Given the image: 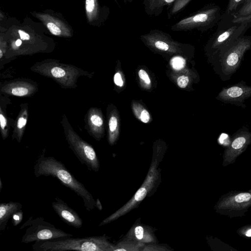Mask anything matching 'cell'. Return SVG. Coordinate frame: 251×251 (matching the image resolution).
<instances>
[{"mask_svg":"<svg viewBox=\"0 0 251 251\" xmlns=\"http://www.w3.org/2000/svg\"><path fill=\"white\" fill-rule=\"evenodd\" d=\"M33 169L35 177H53L57 179L62 185L73 190L82 199L87 211L90 212L95 208L96 200L91 193L60 161L53 156H46L43 152L37 159Z\"/></svg>","mask_w":251,"mask_h":251,"instance_id":"obj_1","label":"cell"},{"mask_svg":"<svg viewBox=\"0 0 251 251\" xmlns=\"http://www.w3.org/2000/svg\"><path fill=\"white\" fill-rule=\"evenodd\" d=\"M103 234L83 238L62 237L35 242L32 245L34 251H114L115 244Z\"/></svg>","mask_w":251,"mask_h":251,"instance_id":"obj_2","label":"cell"},{"mask_svg":"<svg viewBox=\"0 0 251 251\" xmlns=\"http://www.w3.org/2000/svg\"><path fill=\"white\" fill-rule=\"evenodd\" d=\"M158 155L153 157L148 174L140 187L125 205L103 220L99 225L101 226L109 224L137 208L147 196L154 192L160 181V170L158 165L162 160Z\"/></svg>","mask_w":251,"mask_h":251,"instance_id":"obj_3","label":"cell"},{"mask_svg":"<svg viewBox=\"0 0 251 251\" xmlns=\"http://www.w3.org/2000/svg\"><path fill=\"white\" fill-rule=\"evenodd\" d=\"M25 227L26 228L22 236L21 242L25 244L73 236V234L57 228L51 223L46 221L42 217L33 219L32 216H30L20 229Z\"/></svg>","mask_w":251,"mask_h":251,"instance_id":"obj_4","label":"cell"},{"mask_svg":"<svg viewBox=\"0 0 251 251\" xmlns=\"http://www.w3.org/2000/svg\"><path fill=\"white\" fill-rule=\"evenodd\" d=\"M67 120L66 118L63 119V125L70 148L81 163L88 169L95 172H99L100 163L94 149L73 130Z\"/></svg>","mask_w":251,"mask_h":251,"instance_id":"obj_5","label":"cell"},{"mask_svg":"<svg viewBox=\"0 0 251 251\" xmlns=\"http://www.w3.org/2000/svg\"><path fill=\"white\" fill-rule=\"evenodd\" d=\"M251 49V36L239 38L219 59L221 76L230 77L239 67L245 52Z\"/></svg>","mask_w":251,"mask_h":251,"instance_id":"obj_6","label":"cell"},{"mask_svg":"<svg viewBox=\"0 0 251 251\" xmlns=\"http://www.w3.org/2000/svg\"><path fill=\"white\" fill-rule=\"evenodd\" d=\"M251 206V192H234L223 196L215 206L217 212L231 217L241 216Z\"/></svg>","mask_w":251,"mask_h":251,"instance_id":"obj_7","label":"cell"},{"mask_svg":"<svg viewBox=\"0 0 251 251\" xmlns=\"http://www.w3.org/2000/svg\"><path fill=\"white\" fill-rule=\"evenodd\" d=\"M220 8L214 6L206 8L187 18L181 19L171 27L175 31L201 30L210 27L220 16Z\"/></svg>","mask_w":251,"mask_h":251,"instance_id":"obj_8","label":"cell"},{"mask_svg":"<svg viewBox=\"0 0 251 251\" xmlns=\"http://www.w3.org/2000/svg\"><path fill=\"white\" fill-rule=\"evenodd\" d=\"M248 26L244 24L235 25L218 32L211 41L212 53L219 59L241 37Z\"/></svg>","mask_w":251,"mask_h":251,"instance_id":"obj_9","label":"cell"},{"mask_svg":"<svg viewBox=\"0 0 251 251\" xmlns=\"http://www.w3.org/2000/svg\"><path fill=\"white\" fill-rule=\"evenodd\" d=\"M251 143V132L247 127L243 126L233 136L230 145L225 150L223 165L226 166L234 162Z\"/></svg>","mask_w":251,"mask_h":251,"instance_id":"obj_10","label":"cell"},{"mask_svg":"<svg viewBox=\"0 0 251 251\" xmlns=\"http://www.w3.org/2000/svg\"><path fill=\"white\" fill-rule=\"evenodd\" d=\"M251 97V86L243 81L235 85L223 88L217 99L226 103H230L245 108V101Z\"/></svg>","mask_w":251,"mask_h":251,"instance_id":"obj_11","label":"cell"},{"mask_svg":"<svg viewBox=\"0 0 251 251\" xmlns=\"http://www.w3.org/2000/svg\"><path fill=\"white\" fill-rule=\"evenodd\" d=\"M37 70L40 73L50 76L55 80L64 85H70L74 84L78 71L70 66L49 63L41 64Z\"/></svg>","mask_w":251,"mask_h":251,"instance_id":"obj_12","label":"cell"},{"mask_svg":"<svg viewBox=\"0 0 251 251\" xmlns=\"http://www.w3.org/2000/svg\"><path fill=\"white\" fill-rule=\"evenodd\" d=\"M51 206L59 217L68 225L76 228L83 226L82 219L77 212L61 199L56 197Z\"/></svg>","mask_w":251,"mask_h":251,"instance_id":"obj_13","label":"cell"},{"mask_svg":"<svg viewBox=\"0 0 251 251\" xmlns=\"http://www.w3.org/2000/svg\"><path fill=\"white\" fill-rule=\"evenodd\" d=\"M123 237L145 244L156 243L157 242L154 229L142 224L140 219L135 222Z\"/></svg>","mask_w":251,"mask_h":251,"instance_id":"obj_14","label":"cell"},{"mask_svg":"<svg viewBox=\"0 0 251 251\" xmlns=\"http://www.w3.org/2000/svg\"><path fill=\"white\" fill-rule=\"evenodd\" d=\"M22 205L18 202H2L0 204V230L4 231L8 220L17 211L22 209Z\"/></svg>","mask_w":251,"mask_h":251,"instance_id":"obj_15","label":"cell"},{"mask_svg":"<svg viewBox=\"0 0 251 251\" xmlns=\"http://www.w3.org/2000/svg\"><path fill=\"white\" fill-rule=\"evenodd\" d=\"M232 23L236 24L251 25V1L243 4L236 12L233 13Z\"/></svg>","mask_w":251,"mask_h":251,"instance_id":"obj_16","label":"cell"},{"mask_svg":"<svg viewBox=\"0 0 251 251\" xmlns=\"http://www.w3.org/2000/svg\"><path fill=\"white\" fill-rule=\"evenodd\" d=\"M145 245L123 237L115 244L114 251H142Z\"/></svg>","mask_w":251,"mask_h":251,"instance_id":"obj_17","label":"cell"},{"mask_svg":"<svg viewBox=\"0 0 251 251\" xmlns=\"http://www.w3.org/2000/svg\"><path fill=\"white\" fill-rule=\"evenodd\" d=\"M88 124L91 134L95 138L99 139L98 129L102 126L103 120L101 116L92 109L90 110L88 114Z\"/></svg>","mask_w":251,"mask_h":251,"instance_id":"obj_18","label":"cell"},{"mask_svg":"<svg viewBox=\"0 0 251 251\" xmlns=\"http://www.w3.org/2000/svg\"><path fill=\"white\" fill-rule=\"evenodd\" d=\"M5 88V91L15 96L24 97L28 95L32 92L31 86L24 82H15Z\"/></svg>","mask_w":251,"mask_h":251,"instance_id":"obj_19","label":"cell"},{"mask_svg":"<svg viewBox=\"0 0 251 251\" xmlns=\"http://www.w3.org/2000/svg\"><path fill=\"white\" fill-rule=\"evenodd\" d=\"M176 0H148V7L151 12H155L162 9L165 6L170 5Z\"/></svg>","mask_w":251,"mask_h":251,"instance_id":"obj_20","label":"cell"},{"mask_svg":"<svg viewBox=\"0 0 251 251\" xmlns=\"http://www.w3.org/2000/svg\"><path fill=\"white\" fill-rule=\"evenodd\" d=\"M170 248L163 245L156 243H150L146 244L142 251H173Z\"/></svg>","mask_w":251,"mask_h":251,"instance_id":"obj_21","label":"cell"},{"mask_svg":"<svg viewBox=\"0 0 251 251\" xmlns=\"http://www.w3.org/2000/svg\"><path fill=\"white\" fill-rule=\"evenodd\" d=\"M191 0H176L170 10L171 14H175L182 9Z\"/></svg>","mask_w":251,"mask_h":251,"instance_id":"obj_22","label":"cell"},{"mask_svg":"<svg viewBox=\"0 0 251 251\" xmlns=\"http://www.w3.org/2000/svg\"><path fill=\"white\" fill-rule=\"evenodd\" d=\"M171 64L173 68L176 70L182 69L185 65V61L180 56H176L172 58Z\"/></svg>","mask_w":251,"mask_h":251,"instance_id":"obj_23","label":"cell"},{"mask_svg":"<svg viewBox=\"0 0 251 251\" xmlns=\"http://www.w3.org/2000/svg\"><path fill=\"white\" fill-rule=\"evenodd\" d=\"M243 1V0H229L226 8V13L229 14L235 12Z\"/></svg>","mask_w":251,"mask_h":251,"instance_id":"obj_24","label":"cell"},{"mask_svg":"<svg viewBox=\"0 0 251 251\" xmlns=\"http://www.w3.org/2000/svg\"><path fill=\"white\" fill-rule=\"evenodd\" d=\"M11 222L14 226L19 225L23 221L24 218V212L22 209L15 212L12 217Z\"/></svg>","mask_w":251,"mask_h":251,"instance_id":"obj_25","label":"cell"},{"mask_svg":"<svg viewBox=\"0 0 251 251\" xmlns=\"http://www.w3.org/2000/svg\"><path fill=\"white\" fill-rule=\"evenodd\" d=\"M47 26L50 32L53 35H59L61 34L60 29L54 23H49Z\"/></svg>","mask_w":251,"mask_h":251,"instance_id":"obj_26","label":"cell"},{"mask_svg":"<svg viewBox=\"0 0 251 251\" xmlns=\"http://www.w3.org/2000/svg\"><path fill=\"white\" fill-rule=\"evenodd\" d=\"M189 82L188 77L186 75H181L177 79L178 86L181 88H185Z\"/></svg>","mask_w":251,"mask_h":251,"instance_id":"obj_27","label":"cell"},{"mask_svg":"<svg viewBox=\"0 0 251 251\" xmlns=\"http://www.w3.org/2000/svg\"><path fill=\"white\" fill-rule=\"evenodd\" d=\"M0 126L2 131V136L3 139H5L6 138V135L5 134V131H4V128L7 125V121L5 117L4 116V115L2 114V113L0 114Z\"/></svg>","mask_w":251,"mask_h":251,"instance_id":"obj_28","label":"cell"},{"mask_svg":"<svg viewBox=\"0 0 251 251\" xmlns=\"http://www.w3.org/2000/svg\"><path fill=\"white\" fill-rule=\"evenodd\" d=\"M117 119L115 116H112L109 121V128L111 132L116 130L117 126Z\"/></svg>","mask_w":251,"mask_h":251,"instance_id":"obj_29","label":"cell"},{"mask_svg":"<svg viewBox=\"0 0 251 251\" xmlns=\"http://www.w3.org/2000/svg\"><path fill=\"white\" fill-rule=\"evenodd\" d=\"M138 75L140 78L144 80L146 83L148 84L151 83V79L145 70L143 69L139 70Z\"/></svg>","mask_w":251,"mask_h":251,"instance_id":"obj_30","label":"cell"},{"mask_svg":"<svg viewBox=\"0 0 251 251\" xmlns=\"http://www.w3.org/2000/svg\"><path fill=\"white\" fill-rule=\"evenodd\" d=\"M140 119L142 122L144 123H147L149 121L150 119V116L147 110L144 109L141 112L140 116Z\"/></svg>","mask_w":251,"mask_h":251,"instance_id":"obj_31","label":"cell"},{"mask_svg":"<svg viewBox=\"0 0 251 251\" xmlns=\"http://www.w3.org/2000/svg\"><path fill=\"white\" fill-rule=\"evenodd\" d=\"M95 7L94 0H86V9L88 12H92Z\"/></svg>","mask_w":251,"mask_h":251,"instance_id":"obj_32","label":"cell"},{"mask_svg":"<svg viewBox=\"0 0 251 251\" xmlns=\"http://www.w3.org/2000/svg\"><path fill=\"white\" fill-rule=\"evenodd\" d=\"M114 81L115 83L119 86L122 87L123 85V81L119 73H117L114 75Z\"/></svg>","mask_w":251,"mask_h":251,"instance_id":"obj_33","label":"cell"},{"mask_svg":"<svg viewBox=\"0 0 251 251\" xmlns=\"http://www.w3.org/2000/svg\"><path fill=\"white\" fill-rule=\"evenodd\" d=\"M18 32L20 34L21 39H22L23 40H27L29 39V38H30L29 35L27 33L24 32V31L19 30L18 31Z\"/></svg>","mask_w":251,"mask_h":251,"instance_id":"obj_34","label":"cell"},{"mask_svg":"<svg viewBox=\"0 0 251 251\" xmlns=\"http://www.w3.org/2000/svg\"><path fill=\"white\" fill-rule=\"evenodd\" d=\"M95 207H96L98 210L101 211L102 209V205L99 199H97L95 201Z\"/></svg>","mask_w":251,"mask_h":251,"instance_id":"obj_35","label":"cell"},{"mask_svg":"<svg viewBox=\"0 0 251 251\" xmlns=\"http://www.w3.org/2000/svg\"><path fill=\"white\" fill-rule=\"evenodd\" d=\"M245 235L246 236H248V237H251V228H249L248 230H247L245 233Z\"/></svg>","mask_w":251,"mask_h":251,"instance_id":"obj_36","label":"cell"},{"mask_svg":"<svg viewBox=\"0 0 251 251\" xmlns=\"http://www.w3.org/2000/svg\"><path fill=\"white\" fill-rule=\"evenodd\" d=\"M22 43V41L20 39H18V40H17V41L15 42V45L17 47H19L21 45Z\"/></svg>","mask_w":251,"mask_h":251,"instance_id":"obj_37","label":"cell"},{"mask_svg":"<svg viewBox=\"0 0 251 251\" xmlns=\"http://www.w3.org/2000/svg\"><path fill=\"white\" fill-rule=\"evenodd\" d=\"M3 187V183L1 180V178H0V191L1 190Z\"/></svg>","mask_w":251,"mask_h":251,"instance_id":"obj_38","label":"cell"},{"mask_svg":"<svg viewBox=\"0 0 251 251\" xmlns=\"http://www.w3.org/2000/svg\"><path fill=\"white\" fill-rule=\"evenodd\" d=\"M250 1H251V0H243L242 3L245 4V3H247Z\"/></svg>","mask_w":251,"mask_h":251,"instance_id":"obj_39","label":"cell"},{"mask_svg":"<svg viewBox=\"0 0 251 251\" xmlns=\"http://www.w3.org/2000/svg\"><path fill=\"white\" fill-rule=\"evenodd\" d=\"M2 55H3L2 51V50H0V58L2 57Z\"/></svg>","mask_w":251,"mask_h":251,"instance_id":"obj_40","label":"cell"},{"mask_svg":"<svg viewBox=\"0 0 251 251\" xmlns=\"http://www.w3.org/2000/svg\"><path fill=\"white\" fill-rule=\"evenodd\" d=\"M127 1H131L132 0H127Z\"/></svg>","mask_w":251,"mask_h":251,"instance_id":"obj_41","label":"cell"}]
</instances>
